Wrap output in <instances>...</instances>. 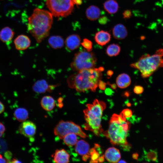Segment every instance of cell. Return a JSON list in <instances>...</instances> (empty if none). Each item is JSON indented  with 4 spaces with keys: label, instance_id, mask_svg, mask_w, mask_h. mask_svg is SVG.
Masks as SVG:
<instances>
[{
    "label": "cell",
    "instance_id": "1",
    "mask_svg": "<svg viewBox=\"0 0 163 163\" xmlns=\"http://www.w3.org/2000/svg\"><path fill=\"white\" fill-rule=\"evenodd\" d=\"M53 22V15L50 11L36 8L28 18V30L40 43L49 35Z\"/></svg>",
    "mask_w": 163,
    "mask_h": 163
},
{
    "label": "cell",
    "instance_id": "2",
    "mask_svg": "<svg viewBox=\"0 0 163 163\" xmlns=\"http://www.w3.org/2000/svg\"><path fill=\"white\" fill-rule=\"evenodd\" d=\"M130 124L121 113L114 114L109 122L108 130L104 134L112 144L120 145L124 150H129L131 146L128 143L126 138Z\"/></svg>",
    "mask_w": 163,
    "mask_h": 163
},
{
    "label": "cell",
    "instance_id": "3",
    "mask_svg": "<svg viewBox=\"0 0 163 163\" xmlns=\"http://www.w3.org/2000/svg\"><path fill=\"white\" fill-rule=\"evenodd\" d=\"M102 75L101 71L99 68L83 69L72 76L68 80V83L70 87L78 92H84L89 90L94 92Z\"/></svg>",
    "mask_w": 163,
    "mask_h": 163
},
{
    "label": "cell",
    "instance_id": "4",
    "mask_svg": "<svg viewBox=\"0 0 163 163\" xmlns=\"http://www.w3.org/2000/svg\"><path fill=\"white\" fill-rule=\"evenodd\" d=\"M87 106V108L83 111L86 122L84 128L98 136L102 132L101 118L103 111L106 107V104L104 102L95 99L92 104H88Z\"/></svg>",
    "mask_w": 163,
    "mask_h": 163
},
{
    "label": "cell",
    "instance_id": "5",
    "mask_svg": "<svg viewBox=\"0 0 163 163\" xmlns=\"http://www.w3.org/2000/svg\"><path fill=\"white\" fill-rule=\"evenodd\" d=\"M162 56L157 53L151 56L149 54H144L137 62L131 64L130 66L139 70L143 78H146L159 67L163 66Z\"/></svg>",
    "mask_w": 163,
    "mask_h": 163
},
{
    "label": "cell",
    "instance_id": "6",
    "mask_svg": "<svg viewBox=\"0 0 163 163\" xmlns=\"http://www.w3.org/2000/svg\"><path fill=\"white\" fill-rule=\"evenodd\" d=\"M97 59L94 53L84 50L75 54L70 66L75 71L94 68L95 66Z\"/></svg>",
    "mask_w": 163,
    "mask_h": 163
},
{
    "label": "cell",
    "instance_id": "7",
    "mask_svg": "<svg viewBox=\"0 0 163 163\" xmlns=\"http://www.w3.org/2000/svg\"><path fill=\"white\" fill-rule=\"evenodd\" d=\"M46 5L52 15L57 17L69 15L74 8L73 0H46Z\"/></svg>",
    "mask_w": 163,
    "mask_h": 163
},
{
    "label": "cell",
    "instance_id": "8",
    "mask_svg": "<svg viewBox=\"0 0 163 163\" xmlns=\"http://www.w3.org/2000/svg\"><path fill=\"white\" fill-rule=\"evenodd\" d=\"M55 136L61 139L66 135L74 133L83 138L88 137L80 127L71 121H60L55 127L54 130Z\"/></svg>",
    "mask_w": 163,
    "mask_h": 163
},
{
    "label": "cell",
    "instance_id": "9",
    "mask_svg": "<svg viewBox=\"0 0 163 163\" xmlns=\"http://www.w3.org/2000/svg\"><path fill=\"white\" fill-rule=\"evenodd\" d=\"M36 130V126L32 122L27 120L23 121L20 125L18 131L19 133L25 136L33 139Z\"/></svg>",
    "mask_w": 163,
    "mask_h": 163
},
{
    "label": "cell",
    "instance_id": "10",
    "mask_svg": "<svg viewBox=\"0 0 163 163\" xmlns=\"http://www.w3.org/2000/svg\"><path fill=\"white\" fill-rule=\"evenodd\" d=\"M14 43L16 49L19 50H24L30 46L31 41L28 36L22 34L15 38Z\"/></svg>",
    "mask_w": 163,
    "mask_h": 163
},
{
    "label": "cell",
    "instance_id": "11",
    "mask_svg": "<svg viewBox=\"0 0 163 163\" xmlns=\"http://www.w3.org/2000/svg\"><path fill=\"white\" fill-rule=\"evenodd\" d=\"M81 41V38L79 35L77 34L70 35L68 36L66 40V46L68 50H74L79 47Z\"/></svg>",
    "mask_w": 163,
    "mask_h": 163
},
{
    "label": "cell",
    "instance_id": "12",
    "mask_svg": "<svg viewBox=\"0 0 163 163\" xmlns=\"http://www.w3.org/2000/svg\"><path fill=\"white\" fill-rule=\"evenodd\" d=\"M104 156L108 161L111 163L118 162L121 158L119 150L113 147L108 148L105 151Z\"/></svg>",
    "mask_w": 163,
    "mask_h": 163
},
{
    "label": "cell",
    "instance_id": "13",
    "mask_svg": "<svg viewBox=\"0 0 163 163\" xmlns=\"http://www.w3.org/2000/svg\"><path fill=\"white\" fill-rule=\"evenodd\" d=\"M112 34L114 37L118 40H123L125 38L128 34L126 27L123 24H118L113 27Z\"/></svg>",
    "mask_w": 163,
    "mask_h": 163
},
{
    "label": "cell",
    "instance_id": "14",
    "mask_svg": "<svg viewBox=\"0 0 163 163\" xmlns=\"http://www.w3.org/2000/svg\"><path fill=\"white\" fill-rule=\"evenodd\" d=\"M53 88V86L49 85L47 82L44 79L37 81L32 87L34 91L38 93H44L47 91H51Z\"/></svg>",
    "mask_w": 163,
    "mask_h": 163
},
{
    "label": "cell",
    "instance_id": "15",
    "mask_svg": "<svg viewBox=\"0 0 163 163\" xmlns=\"http://www.w3.org/2000/svg\"><path fill=\"white\" fill-rule=\"evenodd\" d=\"M94 38L95 42L98 44L103 46L110 41L111 35L108 31L101 30L95 34Z\"/></svg>",
    "mask_w": 163,
    "mask_h": 163
},
{
    "label": "cell",
    "instance_id": "16",
    "mask_svg": "<svg viewBox=\"0 0 163 163\" xmlns=\"http://www.w3.org/2000/svg\"><path fill=\"white\" fill-rule=\"evenodd\" d=\"M53 161L57 163H67L69 162L70 155L65 149H56L53 155Z\"/></svg>",
    "mask_w": 163,
    "mask_h": 163
},
{
    "label": "cell",
    "instance_id": "17",
    "mask_svg": "<svg viewBox=\"0 0 163 163\" xmlns=\"http://www.w3.org/2000/svg\"><path fill=\"white\" fill-rule=\"evenodd\" d=\"M75 152L80 155L83 156L89 154V145L84 140H80L78 141L75 145Z\"/></svg>",
    "mask_w": 163,
    "mask_h": 163
},
{
    "label": "cell",
    "instance_id": "18",
    "mask_svg": "<svg viewBox=\"0 0 163 163\" xmlns=\"http://www.w3.org/2000/svg\"><path fill=\"white\" fill-rule=\"evenodd\" d=\"M100 14L101 11L99 8L94 5L89 6L86 11L87 18L91 21H95L98 19Z\"/></svg>",
    "mask_w": 163,
    "mask_h": 163
},
{
    "label": "cell",
    "instance_id": "19",
    "mask_svg": "<svg viewBox=\"0 0 163 163\" xmlns=\"http://www.w3.org/2000/svg\"><path fill=\"white\" fill-rule=\"evenodd\" d=\"M14 32L11 28L7 27H4L0 31V40L3 42L7 43L12 40Z\"/></svg>",
    "mask_w": 163,
    "mask_h": 163
},
{
    "label": "cell",
    "instance_id": "20",
    "mask_svg": "<svg viewBox=\"0 0 163 163\" xmlns=\"http://www.w3.org/2000/svg\"><path fill=\"white\" fill-rule=\"evenodd\" d=\"M131 78L126 74L122 73L119 75L116 80L117 86L121 88H124L129 86L131 84Z\"/></svg>",
    "mask_w": 163,
    "mask_h": 163
},
{
    "label": "cell",
    "instance_id": "21",
    "mask_svg": "<svg viewBox=\"0 0 163 163\" xmlns=\"http://www.w3.org/2000/svg\"><path fill=\"white\" fill-rule=\"evenodd\" d=\"M48 42L51 47L54 49L62 47L64 45L63 39L59 36H52L48 39Z\"/></svg>",
    "mask_w": 163,
    "mask_h": 163
},
{
    "label": "cell",
    "instance_id": "22",
    "mask_svg": "<svg viewBox=\"0 0 163 163\" xmlns=\"http://www.w3.org/2000/svg\"><path fill=\"white\" fill-rule=\"evenodd\" d=\"M104 9L109 14L116 13L118 11L119 6L115 0H107L103 4Z\"/></svg>",
    "mask_w": 163,
    "mask_h": 163
},
{
    "label": "cell",
    "instance_id": "23",
    "mask_svg": "<svg viewBox=\"0 0 163 163\" xmlns=\"http://www.w3.org/2000/svg\"><path fill=\"white\" fill-rule=\"evenodd\" d=\"M41 105L42 108L47 111L52 110L55 106L54 100L50 96H44L41 99Z\"/></svg>",
    "mask_w": 163,
    "mask_h": 163
},
{
    "label": "cell",
    "instance_id": "24",
    "mask_svg": "<svg viewBox=\"0 0 163 163\" xmlns=\"http://www.w3.org/2000/svg\"><path fill=\"white\" fill-rule=\"evenodd\" d=\"M14 115L15 118L19 122H23L28 118L27 110L24 108H18L14 111Z\"/></svg>",
    "mask_w": 163,
    "mask_h": 163
},
{
    "label": "cell",
    "instance_id": "25",
    "mask_svg": "<svg viewBox=\"0 0 163 163\" xmlns=\"http://www.w3.org/2000/svg\"><path fill=\"white\" fill-rule=\"evenodd\" d=\"M63 139L64 143L68 146L74 145L78 141L77 135L74 133L66 135Z\"/></svg>",
    "mask_w": 163,
    "mask_h": 163
},
{
    "label": "cell",
    "instance_id": "26",
    "mask_svg": "<svg viewBox=\"0 0 163 163\" xmlns=\"http://www.w3.org/2000/svg\"><path fill=\"white\" fill-rule=\"evenodd\" d=\"M120 51V47L117 44H112L109 45L106 50L107 54L110 56H116L117 55Z\"/></svg>",
    "mask_w": 163,
    "mask_h": 163
},
{
    "label": "cell",
    "instance_id": "27",
    "mask_svg": "<svg viewBox=\"0 0 163 163\" xmlns=\"http://www.w3.org/2000/svg\"><path fill=\"white\" fill-rule=\"evenodd\" d=\"M145 158L148 161L158 162V155L157 151L150 150L145 154Z\"/></svg>",
    "mask_w": 163,
    "mask_h": 163
},
{
    "label": "cell",
    "instance_id": "28",
    "mask_svg": "<svg viewBox=\"0 0 163 163\" xmlns=\"http://www.w3.org/2000/svg\"><path fill=\"white\" fill-rule=\"evenodd\" d=\"M89 154L91 158L90 162L97 163L98 162V159L100 156V154L96 150L95 148H94L90 149L89 151Z\"/></svg>",
    "mask_w": 163,
    "mask_h": 163
},
{
    "label": "cell",
    "instance_id": "29",
    "mask_svg": "<svg viewBox=\"0 0 163 163\" xmlns=\"http://www.w3.org/2000/svg\"><path fill=\"white\" fill-rule=\"evenodd\" d=\"M81 45L88 52H91L92 50V42L87 38L84 39Z\"/></svg>",
    "mask_w": 163,
    "mask_h": 163
},
{
    "label": "cell",
    "instance_id": "30",
    "mask_svg": "<svg viewBox=\"0 0 163 163\" xmlns=\"http://www.w3.org/2000/svg\"><path fill=\"white\" fill-rule=\"evenodd\" d=\"M120 113L126 118L130 117L132 115V111L128 109L123 110Z\"/></svg>",
    "mask_w": 163,
    "mask_h": 163
},
{
    "label": "cell",
    "instance_id": "31",
    "mask_svg": "<svg viewBox=\"0 0 163 163\" xmlns=\"http://www.w3.org/2000/svg\"><path fill=\"white\" fill-rule=\"evenodd\" d=\"M134 92L137 94H140L144 91L143 87L140 85L135 86L133 89Z\"/></svg>",
    "mask_w": 163,
    "mask_h": 163
},
{
    "label": "cell",
    "instance_id": "32",
    "mask_svg": "<svg viewBox=\"0 0 163 163\" xmlns=\"http://www.w3.org/2000/svg\"><path fill=\"white\" fill-rule=\"evenodd\" d=\"M123 15L124 18L127 19L130 18L132 16V14L130 10L127 9L123 11Z\"/></svg>",
    "mask_w": 163,
    "mask_h": 163
},
{
    "label": "cell",
    "instance_id": "33",
    "mask_svg": "<svg viewBox=\"0 0 163 163\" xmlns=\"http://www.w3.org/2000/svg\"><path fill=\"white\" fill-rule=\"evenodd\" d=\"M106 83L101 80L99 82L98 86L99 88L101 90H104L106 88Z\"/></svg>",
    "mask_w": 163,
    "mask_h": 163
},
{
    "label": "cell",
    "instance_id": "34",
    "mask_svg": "<svg viewBox=\"0 0 163 163\" xmlns=\"http://www.w3.org/2000/svg\"><path fill=\"white\" fill-rule=\"evenodd\" d=\"M108 21L107 18L104 16L101 17L99 19V22L101 24H106Z\"/></svg>",
    "mask_w": 163,
    "mask_h": 163
},
{
    "label": "cell",
    "instance_id": "35",
    "mask_svg": "<svg viewBox=\"0 0 163 163\" xmlns=\"http://www.w3.org/2000/svg\"><path fill=\"white\" fill-rule=\"evenodd\" d=\"M5 130V126L2 123L0 122V137L2 136Z\"/></svg>",
    "mask_w": 163,
    "mask_h": 163
},
{
    "label": "cell",
    "instance_id": "36",
    "mask_svg": "<svg viewBox=\"0 0 163 163\" xmlns=\"http://www.w3.org/2000/svg\"><path fill=\"white\" fill-rule=\"evenodd\" d=\"M105 92L107 95H110L112 93V91L111 89L108 88L105 89Z\"/></svg>",
    "mask_w": 163,
    "mask_h": 163
},
{
    "label": "cell",
    "instance_id": "37",
    "mask_svg": "<svg viewBox=\"0 0 163 163\" xmlns=\"http://www.w3.org/2000/svg\"><path fill=\"white\" fill-rule=\"evenodd\" d=\"M11 153L9 151L6 152L5 153V156L7 159L8 160L11 157Z\"/></svg>",
    "mask_w": 163,
    "mask_h": 163
},
{
    "label": "cell",
    "instance_id": "38",
    "mask_svg": "<svg viewBox=\"0 0 163 163\" xmlns=\"http://www.w3.org/2000/svg\"><path fill=\"white\" fill-rule=\"evenodd\" d=\"M74 5H80L82 3V0H73Z\"/></svg>",
    "mask_w": 163,
    "mask_h": 163
},
{
    "label": "cell",
    "instance_id": "39",
    "mask_svg": "<svg viewBox=\"0 0 163 163\" xmlns=\"http://www.w3.org/2000/svg\"><path fill=\"white\" fill-rule=\"evenodd\" d=\"M90 157V155L89 154L85 155L82 156V160L83 161H86Z\"/></svg>",
    "mask_w": 163,
    "mask_h": 163
},
{
    "label": "cell",
    "instance_id": "40",
    "mask_svg": "<svg viewBox=\"0 0 163 163\" xmlns=\"http://www.w3.org/2000/svg\"><path fill=\"white\" fill-rule=\"evenodd\" d=\"M5 110V106L0 101V114L3 112Z\"/></svg>",
    "mask_w": 163,
    "mask_h": 163
},
{
    "label": "cell",
    "instance_id": "41",
    "mask_svg": "<svg viewBox=\"0 0 163 163\" xmlns=\"http://www.w3.org/2000/svg\"><path fill=\"white\" fill-rule=\"evenodd\" d=\"M7 160L4 158L2 155L0 154V163H7L8 162Z\"/></svg>",
    "mask_w": 163,
    "mask_h": 163
},
{
    "label": "cell",
    "instance_id": "42",
    "mask_svg": "<svg viewBox=\"0 0 163 163\" xmlns=\"http://www.w3.org/2000/svg\"><path fill=\"white\" fill-rule=\"evenodd\" d=\"M104 156L103 155L99 156L98 159V161L100 163L103 162L104 161Z\"/></svg>",
    "mask_w": 163,
    "mask_h": 163
},
{
    "label": "cell",
    "instance_id": "43",
    "mask_svg": "<svg viewBox=\"0 0 163 163\" xmlns=\"http://www.w3.org/2000/svg\"><path fill=\"white\" fill-rule=\"evenodd\" d=\"M107 84L110 86L111 88H113V89H115L116 88L117 85L113 83L112 84H110L109 83V82H107Z\"/></svg>",
    "mask_w": 163,
    "mask_h": 163
},
{
    "label": "cell",
    "instance_id": "44",
    "mask_svg": "<svg viewBox=\"0 0 163 163\" xmlns=\"http://www.w3.org/2000/svg\"><path fill=\"white\" fill-rule=\"evenodd\" d=\"M138 154L137 153H134L132 157L133 159H137L138 157Z\"/></svg>",
    "mask_w": 163,
    "mask_h": 163
},
{
    "label": "cell",
    "instance_id": "45",
    "mask_svg": "<svg viewBox=\"0 0 163 163\" xmlns=\"http://www.w3.org/2000/svg\"><path fill=\"white\" fill-rule=\"evenodd\" d=\"M11 163H21V162L19 160L15 159V158H13V159L11 161Z\"/></svg>",
    "mask_w": 163,
    "mask_h": 163
},
{
    "label": "cell",
    "instance_id": "46",
    "mask_svg": "<svg viewBox=\"0 0 163 163\" xmlns=\"http://www.w3.org/2000/svg\"><path fill=\"white\" fill-rule=\"evenodd\" d=\"M113 74V72L111 70H109L107 72V74L108 76L110 77Z\"/></svg>",
    "mask_w": 163,
    "mask_h": 163
},
{
    "label": "cell",
    "instance_id": "47",
    "mask_svg": "<svg viewBox=\"0 0 163 163\" xmlns=\"http://www.w3.org/2000/svg\"><path fill=\"white\" fill-rule=\"evenodd\" d=\"M118 162H119V163H121V162L126 163V162L125 161H124V160H121L120 161H118Z\"/></svg>",
    "mask_w": 163,
    "mask_h": 163
},
{
    "label": "cell",
    "instance_id": "48",
    "mask_svg": "<svg viewBox=\"0 0 163 163\" xmlns=\"http://www.w3.org/2000/svg\"><path fill=\"white\" fill-rule=\"evenodd\" d=\"M128 93H125V95H126V96H128L129 95V94H128Z\"/></svg>",
    "mask_w": 163,
    "mask_h": 163
},
{
    "label": "cell",
    "instance_id": "49",
    "mask_svg": "<svg viewBox=\"0 0 163 163\" xmlns=\"http://www.w3.org/2000/svg\"><path fill=\"white\" fill-rule=\"evenodd\" d=\"M127 106H128L129 107V106H130L131 104H130V103H128L127 104Z\"/></svg>",
    "mask_w": 163,
    "mask_h": 163
}]
</instances>
